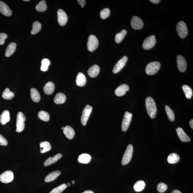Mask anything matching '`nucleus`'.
<instances>
[{"mask_svg":"<svg viewBox=\"0 0 193 193\" xmlns=\"http://www.w3.org/2000/svg\"><path fill=\"white\" fill-rule=\"evenodd\" d=\"M145 105L148 115L151 118L154 119L157 114V108L155 102L151 97H147L145 100Z\"/></svg>","mask_w":193,"mask_h":193,"instance_id":"nucleus-1","label":"nucleus"},{"mask_svg":"<svg viewBox=\"0 0 193 193\" xmlns=\"http://www.w3.org/2000/svg\"><path fill=\"white\" fill-rule=\"evenodd\" d=\"M160 67V62L157 61L151 62L146 67V73L148 75H154L158 72Z\"/></svg>","mask_w":193,"mask_h":193,"instance_id":"nucleus-2","label":"nucleus"},{"mask_svg":"<svg viewBox=\"0 0 193 193\" xmlns=\"http://www.w3.org/2000/svg\"><path fill=\"white\" fill-rule=\"evenodd\" d=\"M26 120L25 116L22 112H19L17 114L16 121V132H21L23 130L25 127V121Z\"/></svg>","mask_w":193,"mask_h":193,"instance_id":"nucleus-3","label":"nucleus"},{"mask_svg":"<svg viewBox=\"0 0 193 193\" xmlns=\"http://www.w3.org/2000/svg\"><path fill=\"white\" fill-rule=\"evenodd\" d=\"M133 150V146L132 145L129 144L128 145L122 158L121 162L122 165H126L131 161L132 157Z\"/></svg>","mask_w":193,"mask_h":193,"instance_id":"nucleus-4","label":"nucleus"},{"mask_svg":"<svg viewBox=\"0 0 193 193\" xmlns=\"http://www.w3.org/2000/svg\"><path fill=\"white\" fill-rule=\"evenodd\" d=\"M176 31L179 37L184 39L188 34V29L186 24L184 22L180 21L176 26Z\"/></svg>","mask_w":193,"mask_h":193,"instance_id":"nucleus-5","label":"nucleus"},{"mask_svg":"<svg viewBox=\"0 0 193 193\" xmlns=\"http://www.w3.org/2000/svg\"><path fill=\"white\" fill-rule=\"evenodd\" d=\"M98 40L95 36L91 35L89 36L87 43V49L89 51L92 52L98 47Z\"/></svg>","mask_w":193,"mask_h":193,"instance_id":"nucleus-6","label":"nucleus"},{"mask_svg":"<svg viewBox=\"0 0 193 193\" xmlns=\"http://www.w3.org/2000/svg\"><path fill=\"white\" fill-rule=\"evenodd\" d=\"M92 107L89 106V105H86L84 109L81 117V122L82 125L83 126H85L86 125L88 120L92 111Z\"/></svg>","mask_w":193,"mask_h":193,"instance_id":"nucleus-7","label":"nucleus"},{"mask_svg":"<svg viewBox=\"0 0 193 193\" xmlns=\"http://www.w3.org/2000/svg\"><path fill=\"white\" fill-rule=\"evenodd\" d=\"M132 114L128 111L126 112L124 114L123 121L122 124V131L126 132L127 131L131 123L132 118Z\"/></svg>","mask_w":193,"mask_h":193,"instance_id":"nucleus-8","label":"nucleus"},{"mask_svg":"<svg viewBox=\"0 0 193 193\" xmlns=\"http://www.w3.org/2000/svg\"><path fill=\"white\" fill-rule=\"evenodd\" d=\"M156 43V37L154 36H149L144 40L143 43V47L145 50H149L152 48Z\"/></svg>","mask_w":193,"mask_h":193,"instance_id":"nucleus-9","label":"nucleus"},{"mask_svg":"<svg viewBox=\"0 0 193 193\" xmlns=\"http://www.w3.org/2000/svg\"><path fill=\"white\" fill-rule=\"evenodd\" d=\"M14 179V174L12 171H6L0 176V181L3 183L11 182Z\"/></svg>","mask_w":193,"mask_h":193,"instance_id":"nucleus-10","label":"nucleus"},{"mask_svg":"<svg viewBox=\"0 0 193 193\" xmlns=\"http://www.w3.org/2000/svg\"><path fill=\"white\" fill-rule=\"evenodd\" d=\"M128 61V57L125 56L118 61L114 66L112 71L114 73H118L123 68Z\"/></svg>","mask_w":193,"mask_h":193,"instance_id":"nucleus-11","label":"nucleus"},{"mask_svg":"<svg viewBox=\"0 0 193 193\" xmlns=\"http://www.w3.org/2000/svg\"><path fill=\"white\" fill-rule=\"evenodd\" d=\"M131 24L132 27L135 30H141L144 26L143 21L137 16H133L132 18Z\"/></svg>","mask_w":193,"mask_h":193,"instance_id":"nucleus-12","label":"nucleus"},{"mask_svg":"<svg viewBox=\"0 0 193 193\" xmlns=\"http://www.w3.org/2000/svg\"><path fill=\"white\" fill-rule=\"evenodd\" d=\"M177 67L179 71L184 72L187 68V63L184 57L179 55L177 57Z\"/></svg>","mask_w":193,"mask_h":193,"instance_id":"nucleus-13","label":"nucleus"},{"mask_svg":"<svg viewBox=\"0 0 193 193\" xmlns=\"http://www.w3.org/2000/svg\"><path fill=\"white\" fill-rule=\"evenodd\" d=\"M58 23L61 26L65 25L68 21V17L65 11L62 9H59L57 11Z\"/></svg>","mask_w":193,"mask_h":193,"instance_id":"nucleus-14","label":"nucleus"},{"mask_svg":"<svg viewBox=\"0 0 193 193\" xmlns=\"http://www.w3.org/2000/svg\"><path fill=\"white\" fill-rule=\"evenodd\" d=\"M0 12L7 17L11 16L12 14V11L8 5L1 1H0Z\"/></svg>","mask_w":193,"mask_h":193,"instance_id":"nucleus-15","label":"nucleus"},{"mask_svg":"<svg viewBox=\"0 0 193 193\" xmlns=\"http://www.w3.org/2000/svg\"><path fill=\"white\" fill-rule=\"evenodd\" d=\"M129 90V86L126 84H123L117 88L115 91V94L117 96L121 97L126 94V92Z\"/></svg>","mask_w":193,"mask_h":193,"instance_id":"nucleus-16","label":"nucleus"},{"mask_svg":"<svg viewBox=\"0 0 193 193\" xmlns=\"http://www.w3.org/2000/svg\"><path fill=\"white\" fill-rule=\"evenodd\" d=\"M176 130V131L181 141L183 142H190L191 139L188 135L185 133L184 131L181 127L178 128Z\"/></svg>","mask_w":193,"mask_h":193,"instance_id":"nucleus-17","label":"nucleus"},{"mask_svg":"<svg viewBox=\"0 0 193 193\" xmlns=\"http://www.w3.org/2000/svg\"><path fill=\"white\" fill-rule=\"evenodd\" d=\"M100 68L99 66L95 64L89 69L88 73L90 77L95 78L98 76Z\"/></svg>","mask_w":193,"mask_h":193,"instance_id":"nucleus-18","label":"nucleus"},{"mask_svg":"<svg viewBox=\"0 0 193 193\" xmlns=\"http://www.w3.org/2000/svg\"><path fill=\"white\" fill-rule=\"evenodd\" d=\"M61 172L59 171H55L51 172L45 177V182H51L55 180L60 175Z\"/></svg>","mask_w":193,"mask_h":193,"instance_id":"nucleus-19","label":"nucleus"},{"mask_svg":"<svg viewBox=\"0 0 193 193\" xmlns=\"http://www.w3.org/2000/svg\"><path fill=\"white\" fill-rule=\"evenodd\" d=\"M62 156V154H58L55 155L53 157H50L45 160L44 163V165L45 166H48L60 160Z\"/></svg>","mask_w":193,"mask_h":193,"instance_id":"nucleus-20","label":"nucleus"},{"mask_svg":"<svg viewBox=\"0 0 193 193\" xmlns=\"http://www.w3.org/2000/svg\"><path fill=\"white\" fill-rule=\"evenodd\" d=\"M63 132L67 138L69 139H72L73 138L75 135V132L74 130L70 126H66L64 127L63 130Z\"/></svg>","mask_w":193,"mask_h":193,"instance_id":"nucleus-21","label":"nucleus"},{"mask_svg":"<svg viewBox=\"0 0 193 193\" xmlns=\"http://www.w3.org/2000/svg\"><path fill=\"white\" fill-rule=\"evenodd\" d=\"M86 78L82 73L79 72L77 74L76 78V83L79 87H83L86 85Z\"/></svg>","mask_w":193,"mask_h":193,"instance_id":"nucleus-22","label":"nucleus"},{"mask_svg":"<svg viewBox=\"0 0 193 193\" xmlns=\"http://www.w3.org/2000/svg\"><path fill=\"white\" fill-rule=\"evenodd\" d=\"M10 120V114L8 111L5 110L0 116V123L2 125H5Z\"/></svg>","mask_w":193,"mask_h":193,"instance_id":"nucleus-23","label":"nucleus"},{"mask_svg":"<svg viewBox=\"0 0 193 193\" xmlns=\"http://www.w3.org/2000/svg\"><path fill=\"white\" fill-rule=\"evenodd\" d=\"M55 86L54 83L51 82H49L45 84L43 90L46 94L51 95L54 91Z\"/></svg>","mask_w":193,"mask_h":193,"instance_id":"nucleus-24","label":"nucleus"},{"mask_svg":"<svg viewBox=\"0 0 193 193\" xmlns=\"http://www.w3.org/2000/svg\"><path fill=\"white\" fill-rule=\"evenodd\" d=\"M16 43L11 42L8 46L5 53V56L9 57L11 56L15 52L16 48Z\"/></svg>","mask_w":193,"mask_h":193,"instance_id":"nucleus-25","label":"nucleus"},{"mask_svg":"<svg viewBox=\"0 0 193 193\" xmlns=\"http://www.w3.org/2000/svg\"><path fill=\"white\" fill-rule=\"evenodd\" d=\"M30 97L32 100L35 102H39L41 99V95L39 91L35 88L30 89Z\"/></svg>","mask_w":193,"mask_h":193,"instance_id":"nucleus-26","label":"nucleus"},{"mask_svg":"<svg viewBox=\"0 0 193 193\" xmlns=\"http://www.w3.org/2000/svg\"><path fill=\"white\" fill-rule=\"evenodd\" d=\"M91 157L87 154H82L78 157V162L80 163L87 164L91 161Z\"/></svg>","mask_w":193,"mask_h":193,"instance_id":"nucleus-27","label":"nucleus"},{"mask_svg":"<svg viewBox=\"0 0 193 193\" xmlns=\"http://www.w3.org/2000/svg\"><path fill=\"white\" fill-rule=\"evenodd\" d=\"M66 99L65 95L62 93H59L55 95L54 102L56 104H63L65 102Z\"/></svg>","mask_w":193,"mask_h":193,"instance_id":"nucleus-28","label":"nucleus"},{"mask_svg":"<svg viewBox=\"0 0 193 193\" xmlns=\"http://www.w3.org/2000/svg\"><path fill=\"white\" fill-rule=\"evenodd\" d=\"M40 147L41 148V152L42 154L49 151L51 148L50 144L47 141L40 143Z\"/></svg>","mask_w":193,"mask_h":193,"instance_id":"nucleus-29","label":"nucleus"},{"mask_svg":"<svg viewBox=\"0 0 193 193\" xmlns=\"http://www.w3.org/2000/svg\"><path fill=\"white\" fill-rule=\"evenodd\" d=\"M146 186V184L144 181L140 180L137 181L134 185V189L135 191L141 192L144 190Z\"/></svg>","mask_w":193,"mask_h":193,"instance_id":"nucleus-30","label":"nucleus"},{"mask_svg":"<svg viewBox=\"0 0 193 193\" xmlns=\"http://www.w3.org/2000/svg\"><path fill=\"white\" fill-rule=\"evenodd\" d=\"M180 159L179 156L175 153H172L169 155L167 158V161L169 163L174 164L177 163Z\"/></svg>","mask_w":193,"mask_h":193,"instance_id":"nucleus-31","label":"nucleus"},{"mask_svg":"<svg viewBox=\"0 0 193 193\" xmlns=\"http://www.w3.org/2000/svg\"><path fill=\"white\" fill-rule=\"evenodd\" d=\"M182 88L186 98L188 99L191 98L193 95V91L192 89L187 85H183Z\"/></svg>","mask_w":193,"mask_h":193,"instance_id":"nucleus-32","label":"nucleus"},{"mask_svg":"<svg viewBox=\"0 0 193 193\" xmlns=\"http://www.w3.org/2000/svg\"><path fill=\"white\" fill-rule=\"evenodd\" d=\"M14 96V93L11 91L8 88L6 89L2 93L3 98L7 100H11Z\"/></svg>","mask_w":193,"mask_h":193,"instance_id":"nucleus-33","label":"nucleus"},{"mask_svg":"<svg viewBox=\"0 0 193 193\" xmlns=\"http://www.w3.org/2000/svg\"><path fill=\"white\" fill-rule=\"evenodd\" d=\"M42 28V25L40 22L38 21L34 22L32 25V29L31 33L33 35L37 34L40 31Z\"/></svg>","mask_w":193,"mask_h":193,"instance_id":"nucleus-34","label":"nucleus"},{"mask_svg":"<svg viewBox=\"0 0 193 193\" xmlns=\"http://www.w3.org/2000/svg\"><path fill=\"white\" fill-rule=\"evenodd\" d=\"M127 33L126 30H123L120 33L117 34L115 39L116 42L118 44L121 43L123 41Z\"/></svg>","mask_w":193,"mask_h":193,"instance_id":"nucleus-35","label":"nucleus"},{"mask_svg":"<svg viewBox=\"0 0 193 193\" xmlns=\"http://www.w3.org/2000/svg\"><path fill=\"white\" fill-rule=\"evenodd\" d=\"M38 116L39 119L45 122L48 121L50 119L49 114L45 111H40L38 114Z\"/></svg>","mask_w":193,"mask_h":193,"instance_id":"nucleus-36","label":"nucleus"},{"mask_svg":"<svg viewBox=\"0 0 193 193\" xmlns=\"http://www.w3.org/2000/svg\"><path fill=\"white\" fill-rule=\"evenodd\" d=\"M165 108L168 118L170 121L173 122L175 119V114L173 111L170 108L169 106H167V105L165 106Z\"/></svg>","mask_w":193,"mask_h":193,"instance_id":"nucleus-37","label":"nucleus"},{"mask_svg":"<svg viewBox=\"0 0 193 193\" xmlns=\"http://www.w3.org/2000/svg\"><path fill=\"white\" fill-rule=\"evenodd\" d=\"M36 10L39 12H43L47 9V6L46 5V2L45 1H42L36 6Z\"/></svg>","mask_w":193,"mask_h":193,"instance_id":"nucleus-38","label":"nucleus"},{"mask_svg":"<svg viewBox=\"0 0 193 193\" xmlns=\"http://www.w3.org/2000/svg\"><path fill=\"white\" fill-rule=\"evenodd\" d=\"M51 64L50 61L47 58L43 59L41 61L42 66L41 70L43 72L46 71L48 70V66Z\"/></svg>","mask_w":193,"mask_h":193,"instance_id":"nucleus-39","label":"nucleus"},{"mask_svg":"<svg viewBox=\"0 0 193 193\" xmlns=\"http://www.w3.org/2000/svg\"><path fill=\"white\" fill-rule=\"evenodd\" d=\"M67 185L65 183L60 185L53 189L49 193H61L63 191L65 190L67 188Z\"/></svg>","mask_w":193,"mask_h":193,"instance_id":"nucleus-40","label":"nucleus"},{"mask_svg":"<svg viewBox=\"0 0 193 193\" xmlns=\"http://www.w3.org/2000/svg\"><path fill=\"white\" fill-rule=\"evenodd\" d=\"M110 11L109 9L104 8L101 11L100 16L101 18L102 19H105L107 18L109 16Z\"/></svg>","mask_w":193,"mask_h":193,"instance_id":"nucleus-41","label":"nucleus"},{"mask_svg":"<svg viewBox=\"0 0 193 193\" xmlns=\"http://www.w3.org/2000/svg\"><path fill=\"white\" fill-rule=\"evenodd\" d=\"M168 188L167 185L163 183H158L157 186V190L160 193H163L167 190Z\"/></svg>","mask_w":193,"mask_h":193,"instance_id":"nucleus-42","label":"nucleus"},{"mask_svg":"<svg viewBox=\"0 0 193 193\" xmlns=\"http://www.w3.org/2000/svg\"><path fill=\"white\" fill-rule=\"evenodd\" d=\"M7 38V34L5 33H0V45H2L4 44L5 40Z\"/></svg>","mask_w":193,"mask_h":193,"instance_id":"nucleus-43","label":"nucleus"},{"mask_svg":"<svg viewBox=\"0 0 193 193\" xmlns=\"http://www.w3.org/2000/svg\"><path fill=\"white\" fill-rule=\"evenodd\" d=\"M8 141L5 137L2 135H0V145L2 146H7V145Z\"/></svg>","mask_w":193,"mask_h":193,"instance_id":"nucleus-44","label":"nucleus"},{"mask_svg":"<svg viewBox=\"0 0 193 193\" xmlns=\"http://www.w3.org/2000/svg\"><path fill=\"white\" fill-rule=\"evenodd\" d=\"M77 2L79 4L81 5L82 7L83 8L84 6L85 5L86 1L85 0H78Z\"/></svg>","mask_w":193,"mask_h":193,"instance_id":"nucleus-45","label":"nucleus"},{"mask_svg":"<svg viewBox=\"0 0 193 193\" xmlns=\"http://www.w3.org/2000/svg\"><path fill=\"white\" fill-rule=\"evenodd\" d=\"M150 1L154 4H157L159 3L160 1V0H150Z\"/></svg>","mask_w":193,"mask_h":193,"instance_id":"nucleus-46","label":"nucleus"},{"mask_svg":"<svg viewBox=\"0 0 193 193\" xmlns=\"http://www.w3.org/2000/svg\"><path fill=\"white\" fill-rule=\"evenodd\" d=\"M189 124H190V126L192 129H193V120L191 119L190 120V122H189Z\"/></svg>","mask_w":193,"mask_h":193,"instance_id":"nucleus-47","label":"nucleus"},{"mask_svg":"<svg viewBox=\"0 0 193 193\" xmlns=\"http://www.w3.org/2000/svg\"><path fill=\"white\" fill-rule=\"evenodd\" d=\"M94 193V192L92 191L91 190H87V191H84L83 193Z\"/></svg>","mask_w":193,"mask_h":193,"instance_id":"nucleus-48","label":"nucleus"},{"mask_svg":"<svg viewBox=\"0 0 193 193\" xmlns=\"http://www.w3.org/2000/svg\"><path fill=\"white\" fill-rule=\"evenodd\" d=\"M172 193H182L180 191H179L178 190H174L173 191V192H172Z\"/></svg>","mask_w":193,"mask_h":193,"instance_id":"nucleus-49","label":"nucleus"},{"mask_svg":"<svg viewBox=\"0 0 193 193\" xmlns=\"http://www.w3.org/2000/svg\"><path fill=\"white\" fill-rule=\"evenodd\" d=\"M68 185L67 186L69 187L70 186V183H67Z\"/></svg>","mask_w":193,"mask_h":193,"instance_id":"nucleus-50","label":"nucleus"},{"mask_svg":"<svg viewBox=\"0 0 193 193\" xmlns=\"http://www.w3.org/2000/svg\"><path fill=\"white\" fill-rule=\"evenodd\" d=\"M74 183H75V181H72V184H74Z\"/></svg>","mask_w":193,"mask_h":193,"instance_id":"nucleus-51","label":"nucleus"},{"mask_svg":"<svg viewBox=\"0 0 193 193\" xmlns=\"http://www.w3.org/2000/svg\"><path fill=\"white\" fill-rule=\"evenodd\" d=\"M24 1H30V0H24Z\"/></svg>","mask_w":193,"mask_h":193,"instance_id":"nucleus-52","label":"nucleus"},{"mask_svg":"<svg viewBox=\"0 0 193 193\" xmlns=\"http://www.w3.org/2000/svg\"><path fill=\"white\" fill-rule=\"evenodd\" d=\"M61 129H62V130H64V127H62Z\"/></svg>","mask_w":193,"mask_h":193,"instance_id":"nucleus-53","label":"nucleus"}]
</instances>
